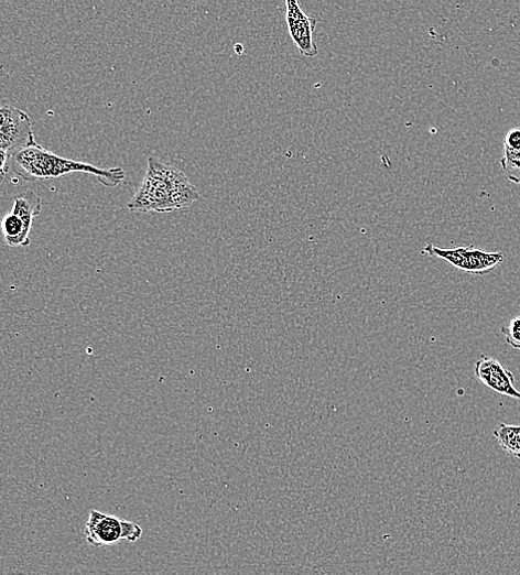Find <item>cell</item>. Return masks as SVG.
I'll return each mask as SVG.
<instances>
[{
    "label": "cell",
    "mask_w": 520,
    "mask_h": 575,
    "mask_svg": "<svg viewBox=\"0 0 520 575\" xmlns=\"http://www.w3.org/2000/svg\"><path fill=\"white\" fill-rule=\"evenodd\" d=\"M10 165L12 167V155L3 150H0V184H2L9 172Z\"/></svg>",
    "instance_id": "13"
},
{
    "label": "cell",
    "mask_w": 520,
    "mask_h": 575,
    "mask_svg": "<svg viewBox=\"0 0 520 575\" xmlns=\"http://www.w3.org/2000/svg\"><path fill=\"white\" fill-rule=\"evenodd\" d=\"M199 198L198 191L181 171L150 158L144 180L128 207L136 213H171Z\"/></svg>",
    "instance_id": "1"
},
{
    "label": "cell",
    "mask_w": 520,
    "mask_h": 575,
    "mask_svg": "<svg viewBox=\"0 0 520 575\" xmlns=\"http://www.w3.org/2000/svg\"><path fill=\"white\" fill-rule=\"evenodd\" d=\"M35 143L31 117L13 106L0 107V150L13 156Z\"/></svg>",
    "instance_id": "6"
},
{
    "label": "cell",
    "mask_w": 520,
    "mask_h": 575,
    "mask_svg": "<svg viewBox=\"0 0 520 575\" xmlns=\"http://www.w3.org/2000/svg\"><path fill=\"white\" fill-rule=\"evenodd\" d=\"M286 7V22L293 42L302 55L317 57L319 50L314 39L317 21L305 14L297 0H288Z\"/></svg>",
    "instance_id": "7"
},
{
    "label": "cell",
    "mask_w": 520,
    "mask_h": 575,
    "mask_svg": "<svg viewBox=\"0 0 520 575\" xmlns=\"http://www.w3.org/2000/svg\"><path fill=\"white\" fill-rule=\"evenodd\" d=\"M501 169L507 178L520 185V151H511L503 148V155L500 160Z\"/></svg>",
    "instance_id": "10"
},
{
    "label": "cell",
    "mask_w": 520,
    "mask_h": 575,
    "mask_svg": "<svg viewBox=\"0 0 520 575\" xmlns=\"http://www.w3.org/2000/svg\"><path fill=\"white\" fill-rule=\"evenodd\" d=\"M85 534L89 544L100 547L121 541L137 542L142 536L143 529L136 522L91 510Z\"/></svg>",
    "instance_id": "4"
},
{
    "label": "cell",
    "mask_w": 520,
    "mask_h": 575,
    "mask_svg": "<svg viewBox=\"0 0 520 575\" xmlns=\"http://www.w3.org/2000/svg\"><path fill=\"white\" fill-rule=\"evenodd\" d=\"M474 372L475 377L495 393L520 400V392L514 387L513 375L498 360L481 356L475 364Z\"/></svg>",
    "instance_id": "8"
},
{
    "label": "cell",
    "mask_w": 520,
    "mask_h": 575,
    "mask_svg": "<svg viewBox=\"0 0 520 575\" xmlns=\"http://www.w3.org/2000/svg\"><path fill=\"white\" fill-rule=\"evenodd\" d=\"M12 169L17 175L29 181H47L64 177L73 173L95 175L107 187L119 186L126 172L121 167L102 170L91 164L61 158L35 143L12 156Z\"/></svg>",
    "instance_id": "2"
},
{
    "label": "cell",
    "mask_w": 520,
    "mask_h": 575,
    "mask_svg": "<svg viewBox=\"0 0 520 575\" xmlns=\"http://www.w3.org/2000/svg\"><path fill=\"white\" fill-rule=\"evenodd\" d=\"M422 253L440 258L456 269L478 275L488 274L503 261L501 252H489L474 246L441 248L427 243Z\"/></svg>",
    "instance_id": "5"
},
{
    "label": "cell",
    "mask_w": 520,
    "mask_h": 575,
    "mask_svg": "<svg viewBox=\"0 0 520 575\" xmlns=\"http://www.w3.org/2000/svg\"><path fill=\"white\" fill-rule=\"evenodd\" d=\"M494 436L503 451L520 459V426L502 423L494 431Z\"/></svg>",
    "instance_id": "9"
},
{
    "label": "cell",
    "mask_w": 520,
    "mask_h": 575,
    "mask_svg": "<svg viewBox=\"0 0 520 575\" xmlns=\"http://www.w3.org/2000/svg\"><path fill=\"white\" fill-rule=\"evenodd\" d=\"M43 209V199L33 191H24L14 199L12 211L2 220L4 241L10 248L28 247L34 219Z\"/></svg>",
    "instance_id": "3"
},
{
    "label": "cell",
    "mask_w": 520,
    "mask_h": 575,
    "mask_svg": "<svg viewBox=\"0 0 520 575\" xmlns=\"http://www.w3.org/2000/svg\"><path fill=\"white\" fill-rule=\"evenodd\" d=\"M503 148L511 151H520V128H513L507 132Z\"/></svg>",
    "instance_id": "12"
},
{
    "label": "cell",
    "mask_w": 520,
    "mask_h": 575,
    "mask_svg": "<svg viewBox=\"0 0 520 575\" xmlns=\"http://www.w3.org/2000/svg\"><path fill=\"white\" fill-rule=\"evenodd\" d=\"M506 343L512 349L520 351V316L514 317L506 327L500 329Z\"/></svg>",
    "instance_id": "11"
}]
</instances>
